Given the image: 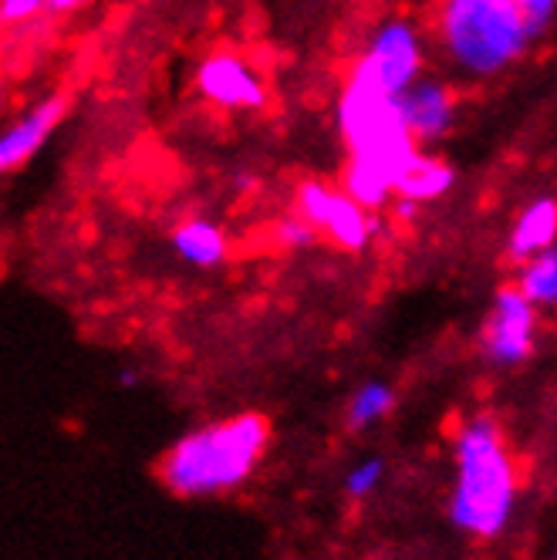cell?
<instances>
[{
  "label": "cell",
  "mask_w": 557,
  "mask_h": 560,
  "mask_svg": "<svg viewBox=\"0 0 557 560\" xmlns=\"http://www.w3.org/2000/svg\"><path fill=\"white\" fill-rule=\"evenodd\" d=\"M264 446L267 419L247 412L179 439L159 466V476L179 497H213L241 487L254 472Z\"/></svg>",
  "instance_id": "obj_1"
},
{
  "label": "cell",
  "mask_w": 557,
  "mask_h": 560,
  "mask_svg": "<svg viewBox=\"0 0 557 560\" xmlns=\"http://www.w3.org/2000/svg\"><path fill=\"white\" fill-rule=\"evenodd\" d=\"M517 476L494 419L476 416L456 439V490L450 520L473 537H497L513 513Z\"/></svg>",
  "instance_id": "obj_2"
},
{
  "label": "cell",
  "mask_w": 557,
  "mask_h": 560,
  "mask_svg": "<svg viewBox=\"0 0 557 560\" xmlns=\"http://www.w3.org/2000/svg\"><path fill=\"white\" fill-rule=\"evenodd\" d=\"M524 14L513 0H443L440 37L450 55L469 71H497L524 51L527 37Z\"/></svg>",
  "instance_id": "obj_3"
},
{
  "label": "cell",
  "mask_w": 557,
  "mask_h": 560,
  "mask_svg": "<svg viewBox=\"0 0 557 560\" xmlns=\"http://www.w3.org/2000/svg\"><path fill=\"white\" fill-rule=\"evenodd\" d=\"M301 220L311 226H322L338 247L358 250L369 240V220L362 213V203H355L348 192H335L325 183H304L298 192Z\"/></svg>",
  "instance_id": "obj_4"
},
{
  "label": "cell",
  "mask_w": 557,
  "mask_h": 560,
  "mask_svg": "<svg viewBox=\"0 0 557 560\" xmlns=\"http://www.w3.org/2000/svg\"><path fill=\"white\" fill-rule=\"evenodd\" d=\"M534 348V304L521 288L497 294L494 314L484 331V351L497 365H521Z\"/></svg>",
  "instance_id": "obj_5"
},
{
  "label": "cell",
  "mask_w": 557,
  "mask_h": 560,
  "mask_svg": "<svg viewBox=\"0 0 557 560\" xmlns=\"http://www.w3.org/2000/svg\"><path fill=\"white\" fill-rule=\"evenodd\" d=\"M419 68V48L416 37L406 24H392L379 34V42L372 45V51L355 65V71L375 82L379 89H385L388 95H399Z\"/></svg>",
  "instance_id": "obj_6"
},
{
  "label": "cell",
  "mask_w": 557,
  "mask_h": 560,
  "mask_svg": "<svg viewBox=\"0 0 557 560\" xmlns=\"http://www.w3.org/2000/svg\"><path fill=\"white\" fill-rule=\"evenodd\" d=\"M200 89L220 102V105H264V85L260 78L236 58V55H217L200 68Z\"/></svg>",
  "instance_id": "obj_7"
},
{
  "label": "cell",
  "mask_w": 557,
  "mask_h": 560,
  "mask_svg": "<svg viewBox=\"0 0 557 560\" xmlns=\"http://www.w3.org/2000/svg\"><path fill=\"white\" fill-rule=\"evenodd\" d=\"M65 108H68V98L58 95V98L45 102L42 108H34L27 118H21V122L4 136V142H0V166L14 170V166L27 163V159L37 152V145L48 139V132L61 122Z\"/></svg>",
  "instance_id": "obj_8"
},
{
  "label": "cell",
  "mask_w": 557,
  "mask_h": 560,
  "mask_svg": "<svg viewBox=\"0 0 557 560\" xmlns=\"http://www.w3.org/2000/svg\"><path fill=\"white\" fill-rule=\"evenodd\" d=\"M399 108H403V122L413 139H436L450 126L453 102L446 89L440 85H419L399 98Z\"/></svg>",
  "instance_id": "obj_9"
},
{
  "label": "cell",
  "mask_w": 557,
  "mask_h": 560,
  "mask_svg": "<svg viewBox=\"0 0 557 560\" xmlns=\"http://www.w3.org/2000/svg\"><path fill=\"white\" fill-rule=\"evenodd\" d=\"M557 233V203L554 199H541V203H534L521 223H517L513 236H510V257L524 260L537 250H544L550 240Z\"/></svg>",
  "instance_id": "obj_10"
},
{
  "label": "cell",
  "mask_w": 557,
  "mask_h": 560,
  "mask_svg": "<svg viewBox=\"0 0 557 560\" xmlns=\"http://www.w3.org/2000/svg\"><path fill=\"white\" fill-rule=\"evenodd\" d=\"M173 244L176 250L189 260V264H200V267H210V264H220L223 254H227V244H223V233L204 220H193V223H183L176 233H173Z\"/></svg>",
  "instance_id": "obj_11"
},
{
  "label": "cell",
  "mask_w": 557,
  "mask_h": 560,
  "mask_svg": "<svg viewBox=\"0 0 557 560\" xmlns=\"http://www.w3.org/2000/svg\"><path fill=\"white\" fill-rule=\"evenodd\" d=\"M453 183V170L440 159H426V155H416V163L406 170V176L399 179V189L406 199H432L440 196L443 189H450Z\"/></svg>",
  "instance_id": "obj_12"
},
{
  "label": "cell",
  "mask_w": 557,
  "mask_h": 560,
  "mask_svg": "<svg viewBox=\"0 0 557 560\" xmlns=\"http://www.w3.org/2000/svg\"><path fill=\"white\" fill-rule=\"evenodd\" d=\"M341 183H345V192L355 199V203H362V207H379L382 199H385V192L395 189L385 173H379L369 163H358V159H351V166L345 170Z\"/></svg>",
  "instance_id": "obj_13"
},
{
  "label": "cell",
  "mask_w": 557,
  "mask_h": 560,
  "mask_svg": "<svg viewBox=\"0 0 557 560\" xmlns=\"http://www.w3.org/2000/svg\"><path fill=\"white\" fill-rule=\"evenodd\" d=\"M521 291L531 304H557V250L541 254L521 273Z\"/></svg>",
  "instance_id": "obj_14"
},
{
  "label": "cell",
  "mask_w": 557,
  "mask_h": 560,
  "mask_svg": "<svg viewBox=\"0 0 557 560\" xmlns=\"http://www.w3.org/2000/svg\"><path fill=\"white\" fill-rule=\"evenodd\" d=\"M388 409H392V388L382 385V382H369V385L358 388V395L351 398L348 422H351V429H365V425L379 422Z\"/></svg>",
  "instance_id": "obj_15"
},
{
  "label": "cell",
  "mask_w": 557,
  "mask_h": 560,
  "mask_svg": "<svg viewBox=\"0 0 557 560\" xmlns=\"http://www.w3.org/2000/svg\"><path fill=\"white\" fill-rule=\"evenodd\" d=\"M382 472H385V463H382L379 456H372V459H365V463H358V466L348 472V479H345L348 497H369V493L382 483Z\"/></svg>",
  "instance_id": "obj_16"
},
{
  "label": "cell",
  "mask_w": 557,
  "mask_h": 560,
  "mask_svg": "<svg viewBox=\"0 0 557 560\" xmlns=\"http://www.w3.org/2000/svg\"><path fill=\"white\" fill-rule=\"evenodd\" d=\"M45 8H51V0H4L0 4V18H4V27H21L27 21H34Z\"/></svg>",
  "instance_id": "obj_17"
},
{
  "label": "cell",
  "mask_w": 557,
  "mask_h": 560,
  "mask_svg": "<svg viewBox=\"0 0 557 560\" xmlns=\"http://www.w3.org/2000/svg\"><path fill=\"white\" fill-rule=\"evenodd\" d=\"M513 8L524 14L531 31H541L554 14V0H513Z\"/></svg>",
  "instance_id": "obj_18"
},
{
  "label": "cell",
  "mask_w": 557,
  "mask_h": 560,
  "mask_svg": "<svg viewBox=\"0 0 557 560\" xmlns=\"http://www.w3.org/2000/svg\"><path fill=\"white\" fill-rule=\"evenodd\" d=\"M314 226L311 223H301V220H288L285 223V230H281V236H285V244H294V247H304V244H311V233Z\"/></svg>",
  "instance_id": "obj_19"
},
{
  "label": "cell",
  "mask_w": 557,
  "mask_h": 560,
  "mask_svg": "<svg viewBox=\"0 0 557 560\" xmlns=\"http://www.w3.org/2000/svg\"><path fill=\"white\" fill-rule=\"evenodd\" d=\"M85 0H51V11L55 14H68V11H74V8H82Z\"/></svg>",
  "instance_id": "obj_20"
}]
</instances>
